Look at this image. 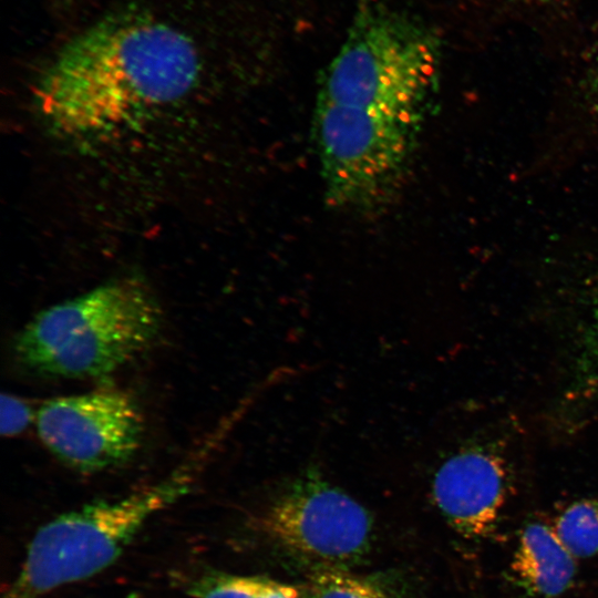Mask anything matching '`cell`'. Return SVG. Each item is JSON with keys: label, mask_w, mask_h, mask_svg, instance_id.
I'll list each match as a JSON object with an SVG mask.
<instances>
[{"label": "cell", "mask_w": 598, "mask_h": 598, "mask_svg": "<svg viewBox=\"0 0 598 598\" xmlns=\"http://www.w3.org/2000/svg\"><path fill=\"white\" fill-rule=\"evenodd\" d=\"M219 435L158 483L115 501H100L63 513L41 526L3 598H39L90 578L122 555L144 524L185 496Z\"/></svg>", "instance_id": "4"}, {"label": "cell", "mask_w": 598, "mask_h": 598, "mask_svg": "<svg viewBox=\"0 0 598 598\" xmlns=\"http://www.w3.org/2000/svg\"><path fill=\"white\" fill-rule=\"evenodd\" d=\"M554 530L576 558L598 555V499H580L556 518Z\"/></svg>", "instance_id": "9"}, {"label": "cell", "mask_w": 598, "mask_h": 598, "mask_svg": "<svg viewBox=\"0 0 598 598\" xmlns=\"http://www.w3.org/2000/svg\"><path fill=\"white\" fill-rule=\"evenodd\" d=\"M585 101L588 109L598 115V37L585 79Z\"/></svg>", "instance_id": "13"}, {"label": "cell", "mask_w": 598, "mask_h": 598, "mask_svg": "<svg viewBox=\"0 0 598 598\" xmlns=\"http://www.w3.org/2000/svg\"><path fill=\"white\" fill-rule=\"evenodd\" d=\"M440 58V39L424 23L379 0H360L317 105L350 123L420 134Z\"/></svg>", "instance_id": "2"}, {"label": "cell", "mask_w": 598, "mask_h": 598, "mask_svg": "<svg viewBox=\"0 0 598 598\" xmlns=\"http://www.w3.org/2000/svg\"><path fill=\"white\" fill-rule=\"evenodd\" d=\"M255 598H301V596L290 585L260 579Z\"/></svg>", "instance_id": "14"}, {"label": "cell", "mask_w": 598, "mask_h": 598, "mask_svg": "<svg viewBox=\"0 0 598 598\" xmlns=\"http://www.w3.org/2000/svg\"><path fill=\"white\" fill-rule=\"evenodd\" d=\"M199 71L183 30L151 16L110 17L60 49L37 82L35 104L58 134L94 137L182 100Z\"/></svg>", "instance_id": "1"}, {"label": "cell", "mask_w": 598, "mask_h": 598, "mask_svg": "<svg viewBox=\"0 0 598 598\" xmlns=\"http://www.w3.org/2000/svg\"><path fill=\"white\" fill-rule=\"evenodd\" d=\"M575 559L553 527L534 522L519 535L511 571L516 584L528 595L555 598L573 585Z\"/></svg>", "instance_id": "8"}, {"label": "cell", "mask_w": 598, "mask_h": 598, "mask_svg": "<svg viewBox=\"0 0 598 598\" xmlns=\"http://www.w3.org/2000/svg\"><path fill=\"white\" fill-rule=\"evenodd\" d=\"M35 424L43 445L82 473L126 463L138 451L144 434L137 403L114 388L47 400L37 411Z\"/></svg>", "instance_id": "6"}, {"label": "cell", "mask_w": 598, "mask_h": 598, "mask_svg": "<svg viewBox=\"0 0 598 598\" xmlns=\"http://www.w3.org/2000/svg\"><path fill=\"white\" fill-rule=\"evenodd\" d=\"M31 406L27 401L12 394L1 395V434L13 437L22 433L35 421Z\"/></svg>", "instance_id": "12"}, {"label": "cell", "mask_w": 598, "mask_h": 598, "mask_svg": "<svg viewBox=\"0 0 598 598\" xmlns=\"http://www.w3.org/2000/svg\"><path fill=\"white\" fill-rule=\"evenodd\" d=\"M592 357H594V370L595 375L598 380V311L595 317V323H594V347H592Z\"/></svg>", "instance_id": "15"}, {"label": "cell", "mask_w": 598, "mask_h": 598, "mask_svg": "<svg viewBox=\"0 0 598 598\" xmlns=\"http://www.w3.org/2000/svg\"><path fill=\"white\" fill-rule=\"evenodd\" d=\"M162 326L151 289L123 277L40 311L18 332L13 352L22 367L44 377L100 378L148 349Z\"/></svg>", "instance_id": "3"}, {"label": "cell", "mask_w": 598, "mask_h": 598, "mask_svg": "<svg viewBox=\"0 0 598 598\" xmlns=\"http://www.w3.org/2000/svg\"><path fill=\"white\" fill-rule=\"evenodd\" d=\"M507 492L503 458L480 446L445 460L432 484L436 507L452 528L468 539L486 538L496 528Z\"/></svg>", "instance_id": "7"}, {"label": "cell", "mask_w": 598, "mask_h": 598, "mask_svg": "<svg viewBox=\"0 0 598 598\" xmlns=\"http://www.w3.org/2000/svg\"><path fill=\"white\" fill-rule=\"evenodd\" d=\"M260 579L234 575H209L192 587L193 598H255Z\"/></svg>", "instance_id": "11"}, {"label": "cell", "mask_w": 598, "mask_h": 598, "mask_svg": "<svg viewBox=\"0 0 598 598\" xmlns=\"http://www.w3.org/2000/svg\"><path fill=\"white\" fill-rule=\"evenodd\" d=\"M276 543L328 568L360 560L372 539V520L354 498L309 471L290 483L260 518Z\"/></svg>", "instance_id": "5"}, {"label": "cell", "mask_w": 598, "mask_h": 598, "mask_svg": "<svg viewBox=\"0 0 598 598\" xmlns=\"http://www.w3.org/2000/svg\"><path fill=\"white\" fill-rule=\"evenodd\" d=\"M311 592L313 598H390L372 581L334 568L311 577Z\"/></svg>", "instance_id": "10"}]
</instances>
